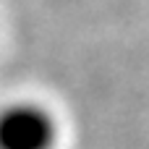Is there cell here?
<instances>
[{
    "instance_id": "6da1fadb",
    "label": "cell",
    "mask_w": 149,
    "mask_h": 149,
    "mask_svg": "<svg viewBox=\"0 0 149 149\" xmlns=\"http://www.w3.org/2000/svg\"><path fill=\"white\" fill-rule=\"evenodd\" d=\"M60 123L50 107L16 100L0 107V149H58Z\"/></svg>"
}]
</instances>
